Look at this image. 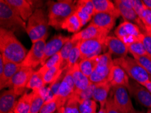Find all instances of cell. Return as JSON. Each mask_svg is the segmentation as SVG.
<instances>
[{
    "instance_id": "obj_30",
    "label": "cell",
    "mask_w": 151,
    "mask_h": 113,
    "mask_svg": "<svg viewBox=\"0 0 151 113\" xmlns=\"http://www.w3.org/2000/svg\"><path fill=\"white\" fill-rule=\"evenodd\" d=\"M43 77L44 76L40 72V70L35 71L27 85V89H31L34 91L40 90V89L44 88L45 85L44 83V81H43Z\"/></svg>"
},
{
    "instance_id": "obj_53",
    "label": "cell",
    "mask_w": 151,
    "mask_h": 113,
    "mask_svg": "<svg viewBox=\"0 0 151 113\" xmlns=\"http://www.w3.org/2000/svg\"><path fill=\"white\" fill-rule=\"evenodd\" d=\"M9 113H14V111H11V112H9Z\"/></svg>"
},
{
    "instance_id": "obj_23",
    "label": "cell",
    "mask_w": 151,
    "mask_h": 113,
    "mask_svg": "<svg viewBox=\"0 0 151 113\" xmlns=\"http://www.w3.org/2000/svg\"><path fill=\"white\" fill-rule=\"evenodd\" d=\"M111 88V85H110L108 81L95 84L92 100L99 102L100 108H105Z\"/></svg>"
},
{
    "instance_id": "obj_27",
    "label": "cell",
    "mask_w": 151,
    "mask_h": 113,
    "mask_svg": "<svg viewBox=\"0 0 151 113\" xmlns=\"http://www.w3.org/2000/svg\"><path fill=\"white\" fill-rule=\"evenodd\" d=\"M98 60L99 56L81 60L78 63L79 69L86 77L89 78L96 67Z\"/></svg>"
},
{
    "instance_id": "obj_10",
    "label": "cell",
    "mask_w": 151,
    "mask_h": 113,
    "mask_svg": "<svg viewBox=\"0 0 151 113\" xmlns=\"http://www.w3.org/2000/svg\"><path fill=\"white\" fill-rule=\"evenodd\" d=\"M35 73L34 69L29 67H21L16 74L10 82L7 85L6 87L13 89L17 96L22 95L27 88L32 75Z\"/></svg>"
},
{
    "instance_id": "obj_20",
    "label": "cell",
    "mask_w": 151,
    "mask_h": 113,
    "mask_svg": "<svg viewBox=\"0 0 151 113\" xmlns=\"http://www.w3.org/2000/svg\"><path fill=\"white\" fill-rule=\"evenodd\" d=\"M17 94L13 89L5 90L0 96V113H9L13 111L17 103Z\"/></svg>"
},
{
    "instance_id": "obj_3",
    "label": "cell",
    "mask_w": 151,
    "mask_h": 113,
    "mask_svg": "<svg viewBox=\"0 0 151 113\" xmlns=\"http://www.w3.org/2000/svg\"><path fill=\"white\" fill-rule=\"evenodd\" d=\"M49 26L48 16L45 11L41 8L35 10L27 21L26 28L31 42L34 43L43 38H47Z\"/></svg>"
},
{
    "instance_id": "obj_8",
    "label": "cell",
    "mask_w": 151,
    "mask_h": 113,
    "mask_svg": "<svg viewBox=\"0 0 151 113\" xmlns=\"http://www.w3.org/2000/svg\"><path fill=\"white\" fill-rule=\"evenodd\" d=\"M46 40L47 38H43L33 43L26 58L20 64L21 67H29L34 69L40 64L41 65L46 45Z\"/></svg>"
},
{
    "instance_id": "obj_34",
    "label": "cell",
    "mask_w": 151,
    "mask_h": 113,
    "mask_svg": "<svg viewBox=\"0 0 151 113\" xmlns=\"http://www.w3.org/2000/svg\"><path fill=\"white\" fill-rule=\"evenodd\" d=\"M97 104L92 99L79 101V113H97Z\"/></svg>"
},
{
    "instance_id": "obj_21",
    "label": "cell",
    "mask_w": 151,
    "mask_h": 113,
    "mask_svg": "<svg viewBox=\"0 0 151 113\" xmlns=\"http://www.w3.org/2000/svg\"><path fill=\"white\" fill-rule=\"evenodd\" d=\"M117 17L110 13H96L92 17L91 24H93L100 28L106 29L109 32L115 26Z\"/></svg>"
},
{
    "instance_id": "obj_2",
    "label": "cell",
    "mask_w": 151,
    "mask_h": 113,
    "mask_svg": "<svg viewBox=\"0 0 151 113\" xmlns=\"http://www.w3.org/2000/svg\"><path fill=\"white\" fill-rule=\"evenodd\" d=\"M77 1L63 0L58 1H48L49 25L56 30L62 29V25L77 11Z\"/></svg>"
},
{
    "instance_id": "obj_52",
    "label": "cell",
    "mask_w": 151,
    "mask_h": 113,
    "mask_svg": "<svg viewBox=\"0 0 151 113\" xmlns=\"http://www.w3.org/2000/svg\"><path fill=\"white\" fill-rule=\"evenodd\" d=\"M97 113H106V110L105 108H100V110Z\"/></svg>"
},
{
    "instance_id": "obj_6",
    "label": "cell",
    "mask_w": 151,
    "mask_h": 113,
    "mask_svg": "<svg viewBox=\"0 0 151 113\" xmlns=\"http://www.w3.org/2000/svg\"><path fill=\"white\" fill-rule=\"evenodd\" d=\"M113 65L112 55L109 52L100 54L96 67L89 77L91 83L98 84L108 81L110 72Z\"/></svg>"
},
{
    "instance_id": "obj_50",
    "label": "cell",
    "mask_w": 151,
    "mask_h": 113,
    "mask_svg": "<svg viewBox=\"0 0 151 113\" xmlns=\"http://www.w3.org/2000/svg\"><path fill=\"white\" fill-rule=\"evenodd\" d=\"M55 113H64V107L57 108L56 111Z\"/></svg>"
},
{
    "instance_id": "obj_49",
    "label": "cell",
    "mask_w": 151,
    "mask_h": 113,
    "mask_svg": "<svg viewBox=\"0 0 151 113\" xmlns=\"http://www.w3.org/2000/svg\"><path fill=\"white\" fill-rule=\"evenodd\" d=\"M145 31L146 33L151 37V26L150 25H147V24H145Z\"/></svg>"
},
{
    "instance_id": "obj_37",
    "label": "cell",
    "mask_w": 151,
    "mask_h": 113,
    "mask_svg": "<svg viewBox=\"0 0 151 113\" xmlns=\"http://www.w3.org/2000/svg\"><path fill=\"white\" fill-rule=\"evenodd\" d=\"M62 63V58H61V54L60 52L57 53L56 54H55L54 56L50 58L47 60L46 62H45V64L43 66H42L39 70L41 73H42L43 76H44L45 73L47 72L49 69L52 68V67H54L57 64H59Z\"/></svg>"
},
{
    "instance_id": "obj_45",
    "label": "cell",
    "mask_w": 151,
    "mask_h": 113,
    "mask_svg": "<svg viewBox=\"0 0 151 113\" xmlns=\"http://www.w3.org/2000/svg\"><path fill=\"white\" fill-rule=\"evenodd\" d=\"M75 14L77 16V17L79 18V19L80 21H81V24L83 26H84L85 24H86L87 22H88L90 20H91L92 19V17L91 15L88 14L86 12H83L80 11V10H77L75 12Z\"/></svg>"
},
{
    "instance_id": "obj_31",
    "label": "cell",
    "mask_w": 151,
    "mask_h": 113,
    "mask_svg": "<svg viewBox=\"0 0 151 113\" xmlns=\"http://www.w3.org/2000/svg\"><path fill=\"white\" fill-rule=\"evenodd\" d=\"M63 70L61 68V64H57L54 67L49 69L46 73H45L44 77H43V81L44 83L46 85L47 84L51 85L55 81H56L57 79L60 77V75L63 73Z\"/></svg>"
},
{
    "instance_id": "obj_36",
    "label": "cell",
    "mask_w": 151,
    "mask_h": 113,
    "mask_svg": "<svg viewBox=\"0 0 151 113\" xmlns=\"http://www.w3.org/2000/svg\"><path fill=\"white\" fill-rule=\"evenodd\" d=\"M64 113H79V100L75 94L65 103Z\"/></svg>"
},
{
    "instance_id": "obj_17",
    "label": "cell",
    "mask_w": 151,
    "mask_h": 113,
    "mask_svg": "<svg viewBox=\"0 0 151 113\" xmlns=\"http://www.w3.org/2000/svg\"><path fill=\"white\" fill-rule=\"evenodd\" d=\"M113 2L115 4L116 8L119 12L120 15L122 16L125 21L134 22L135 24L138 25L139 29L141 30L142 33H146L145 24L142 21L140 18L138 17V16L137 15V14L133 8H129L125 6L121 3V0H115Z\"/></svg>"
},
{
    "instance_id": "obj_4",
    "label": "cell",
    "mask_w": 151,
    "mask_h": 113,
    "mask_svg": "<svg viewBox=\"0 0 151 113\" xmlns=\"http://www.w3.org/2000/svg\"><path fill=\"white\" fill-rule=\"evenodd\" d=\"M0 27L14 33L16 31H26V22L5 0L0 1Z\"/></svg>"
},
{
    "instance_id": "obj_42",
    "label": "cell",
    "mask_w": 151,
    "mask_h": 113,
    "mask_svg": "<svg viewBox=\"0 0 151 113\" xmlns=\"http://www.w3.org/2000/svg\"><path fill=\"white\" fill-rule=\"evenodd\" d=\"M139 40L143 43L148 56L151 58V37L146 33H142Z\"/></svg>"
},
{
    "instance_id": "obj_48",
    "label": "cell",
    "mask_w": 151,
    "mask_h": 113,
    "mask_svg": "<svg viewBox=\"0 0 151 113\" xmlns=\"http://www.w3.org/2000/svg\"><path fill=\"white\" fill-rule=\"evenodd\" d=\"M142 2L146 8L151 10V0H143Z\"/></svg>"
},
{
    "instance_id": "obj_11",
    "label": "cell",
    "mask_w": 151,
    "mask_h": 113,
    "mask_svg": "<svg viewBox=\"0 0 151 113\" xmlns=\"http://www.w3.org/2000/svg\"><path fill=\"white\" fill-rule=\"evenodd\" d=\"M106 39L95 38L80 41L79 49L81 52V60L89 58L100 56V53L106 48L105 46Z\"/></svg>"
},
{
    "instance_id": "obj_29",
    "label": "cell",
    "mask_w": 151,
    "mask_h": 113,
    "mask_svg": "<svg viewBox=\"0 0 151 113\" xmlns=\"http://www.w3.org/2000/svg\"><path fill=\"white\" fill-rule=\"evenodd\" d=\"M32 92H33V97H32L29 113H40L41 108L45 102V99L41 92V90H34Z\"/></svg>"
},
{
    "instance_id": "obj_38",
    "label": "cell",
    "mask_w": 151,
    "mask_h": 113,
    "mask_svg": "<svg viewBox=\"0 0 151 113\" xmlns=\"http://www.w3.org/2000/svg\"><path fill=\"white\" fill-rule=\"evenodd\" d=\"M127 48L128 51L132 56H148L141 41L132 43Z\"/></svg>"
},
{
    "instance_id": "obj_32",
    "label": "cell",
    "mask_w": 151,
    "mask_h": 113,
    "mask_svg": "<svg viewBox=\"0 0 151 113\" xmlns=\"http://www.w3.org/2000/svg\"><path fill=\"white\" fill-rule=\"evenodd\" d=\"M78 43L79 42H77V41H73L71 40V39H70L68 42L66 43V44L63 46V48H62V50H60V52L62 58L61 68L63 69V71H65L66 66H67V61L68 57H69L70 52L72 51L73 48H74L75 45H77Z\"/></svg>"
},
{
    "instance_id": "obj_33",
    "label": "cell",
    "mask_w": 151,
    "mask_h": 113,
    "mask_svg": "<svg viewBox=\"0 0 151 113\" xmlns=\"http://www.w3.org/2000/svg\"><path fill=\"white\" fill-rule=\"evenodd\" d=\"M79 43H77V45H75L72 51L70 52L69 57H68L67 66L65 69V71H68L70 68H73L75 64H78L81 60V52L79 49Z\"/></svg>"
},
{
    "instance_id": "obj_13",
    "label": "cell",
    "mask_w": 151,
    "mask_h": 113,
    "mask_svg": "<svg viewBox=\"0 0 151 113\" xmlns=\"http://www.w3.org/2000/svg\"><path fill=\"white\" fill-rule=\"evenodd\" d=\"M127 89L129 95L136 99L139 104L148 108H151V94L145 87L132 79L129 80Z\"/></svg>"
},
{
    "instance_id": "obj_18",
    "label": "cell",
    "mask_w": 151,
    "mask_h": 113,
    "mask_svg": "<svg viewBox=\"0 0 151 113\" xmlns=\"http://www.w3.org/2000/svg\"><path fill=\"white\" fill-rule=\"evenodd\" d=\"M108 81L111 87L123 86L128 88L129 85V76L120 66L114 64L110 72Z\"/></svg>"
},
{
    "instance_id": "obj_44",
    "label": "cell",
    "mask_w": 151,
    "mask_h": 113,
    "mask_svg": "<svg viewBox=\"0 0 151 113\" xmlns=\"http://www.w3.org/2000/svg\"><path fill=\"white\" fill-rule=\"evenodd\" d=\"M133 9L134 11L136 12L137 15L138 16V17L140 18L142 15L143 11L145 10V4H143L142 1H139V0H133Z\"/></svg>"
},
{
    "instance_id": "obj_9",
    "label": "cell",
    "mask_w": 151,
    "mask_h": 113,
    "mask_svg": "<svg viewBox=\"0 0 151 113\" xmlns=\"http://www.w3.org/2000/svg\"><path fill=\"white\" fill-rule=\"evenodd\" d=\"M110 96L113 98L116 107L123 113H132L134 110L127 87H113Z\"/></svg>"
},
{
    "instance_id": "obj_35",
    "label": "cell",
    "mask_w": 151,
    "mask_h": 113,
    "mask_svg": "<svg viewBox=\"0 0 151 113\" xmlns=\"http://www.w3.org/2000/svg\"><path fill=\"white\" fill-rule=\"evenodd\" d=\"M77 10L83 12L93 17L96 14L92 0H79L77 1Z\"/></svg>"
},
{
    "instance_id": "obj_22",
    "label": "cell",
    "mask_w": 151,
    "mask_h": 113,
    "mask_svg": "<svg viewBox=\"0 0 151 113\" xmlns=\"http://www.w3.org/2000/svg\"><path fill=\"white\" fill-rule=\"evenodd\" d=\"M67 71H69L72 76L73 82L75 84V91H83L92 84L89 78L86 77L80 70L78 64H75L73 68Z\"/></svg>"
},
{
    "instance_id": "obj_24",
    "label": "cell",
    "mask_w": 151,
    "mask_h": 113,
    "mask_svg": "<svg viewBox=\"0 0 151 113\" xmlns=\"http://www.w3.org/2000/svg\"><path fill=\"white\" fill-rule=\"evenodd\" d=\"M4 71L3 77L0 79V88L1 89L6 88L7 85L10 82V81L12 79V78L21 68L20 64L14 63V62L4 60Z\"/></svg>"
},
{
    "instance_id": "obj_12",
    "label": "cell",
    "mask_w": 151,
    "mask_h": 113,
    "mask_svg": "<svg viewBox=\"0 0 151 113\" xmlns=\"http://www.w3.org/2000/svg\"><path fill=\"white\" fill-rule=\"evenodd\" d=\"M75 91V87L72 76L69 71H66L65 75L56 96L58 108L64 107L68 99L74 95Z\"/></svg>"
},
{
    "instance_id": "obj_51",
    "label": "cell",
    "mask_w": 151,
    "mask_h": 113,
    "mask_svg": "<svg viewBox=\"0 0 151 113\" xmlns=\"http://www.w3.org/2000/svg\"><path fill=\"white\" fill-rule=\"evenodd\" d=\"M132 113H143V112H139V111H137L136 110H134L132 112ZM145 113H151V108H148V110H147V112H145Z\"/></svg>"
},
{
    "instance_id": "obj_16",
    "label": "cell",
    "mask_w": 151,
    "mask_h": 113,
    "mask_svg": "<svg viewBox=\"0 0 151 113\" xmlns=\"http://www.w3.org/2000/svg\"><path fill=\"white\" fill-rule=\"evenodd\" d=\"M105 46L108 48L110 54L116 56V58L127 56L129 52L127 46L116 37H107L105 40Z\"/></svg>"
},
{
    "instance_id": "obj_28",
    "label": "cell",
    "mask_w": 151,
    "mask_h": 113,
    "mask_svg": "<svg viewBox=\"0 0 151 113\" xmlns=\"http://www.w3.org/2000/svg\"><path fill=\"white\" fill-rule=\"evenodd\" d=\"M83 27L79 18L75 14H73L71 17L68 18L62 25V29L67 30L70 33H77L81 27Z\"/></svg>"
},
{
    "instance_id": "obj_5",
    "label": "cell",
    "mask_w": 151,
    "mask_h": 113,
    "mask_svg": "<svg viewBox=\"0 0 151 113\" xmlns=\"http://www.w3.org/2000/svg\"><path fill=\"white\" fill-rule=\"evenodd\" d=\"M113 63L120 66L127 75L140 85L151 81L150 75L134 58L125 56L113 60Z\"/></svg>"
},
{
    "instance_id": "obj_39",
    "label": "cell",
    "mask_w": 151,
    "mask_h": 113,
    "mask_svg": "<svg viewBox=\"0 0 151 113\" xmlns=\"http://www.w3.org/2000/svg\"><path fill=\"white\" fill-rule=\"evenodd\" d=\"M58 107L56 102V96H54L53 98L45 100L42 108H41L40 113H55Z\"/></svg>"
},
{
    "instance_id": "obj_46",
    "label": "cell",
    "mask_w": 151,
    "mask_h": 113,
    "mask_svg": "<svg viewBox=\"0 0 151 113\" xmlns=\"http://www.w3.org/2000/svg\"><path fill=\"white\" fill-rule=\"evenodd\" d=\"M140 19L145 24L151 26V10L145 6Z\"/></svg>"
},
{
    "instance_id": "obj_15",
    "label": "cell",
    "mask_w": 151,
    "mask_h": 113,
    "mask_svg": "<svg viewBox=\"0 0 151 113\" xmlns=\"http://www.w3.org/2000/svg\"><path fill=\"white\" fill-rule=\"evenodd\" d=\"M109 31L100 28L93 24H90L86 29L75 33L71 37V40L80 42L82 41L91 40L95 38H106Z\"/></svg>"
},
{
    "instance_id": "obj_43",
    "label": "cell",
    "mask_w": 151,
    "mask_h": 113,
    "mask_svg": "<svg viewBox=\"0 0 151 113\" xmlns=\"http://www.w3.org/2000/svg\"><path fill=\"white\" fill-rule=\"evenodd\" d=\"M105 109L106 110V113H123L116 107L111 96H109L108 100H107L106 106H105Z\"/></svg>"
},
{
    "instance_id": "obj_7",
    "label": "cell",
    "mask_w": 151,
    "mask_h": 113,
    "mask_svg": "<svg viewBox=\"0 0 151 113\" xmlns=\"http://www.w3.org/2000/svg\"><path fill=\"white\" fill-rule=\"evenodd\" d=\"M142 33L138 25L125 20L121 22L115 30L116 37L122 41L127 46L140 41L139 38Z\"/></svg>"
},
{
    "instance_id": "obj_40",
    "label": "cell",
    "mask_w": 151,
    "mask_h": 113,
    "mask_svg": "<svg viewBox=\"0 0 151 113\" xmlns=\"http://www.w3.org/2000/svg\"><path fill=\"white\" fill-rule=\"evenodd\" d=\"M94 87L95 84L92 83L88 88H86L83 91H75V96L79 99V101L83 100H90L93 98Z\"/></svg>"
},
{
    "instance_id": "obj_41",
    "label": "cell",
    "mask_w": 151,
    "mask_h": 113,
    "mask_svg": "<svg viewBox=\"0 0 151 113\" xmlns=\"http://www.w3.org/2000/svg\"><path fill=\"white\" fill-rule=\"evenodd\" d=\"M142 66L151 75V58L148 56H133Z\"/></svg>"
},
{
    "instance_id": "obj_47",
    "label": "cell",
    "mask_w": 151,
    "mask_h": 113,
    "mask_svg": "<svg viewBox=\"0 0 151 113\" xmlns=\"http://www.w3.org/2000/svg\"><path fill=\"white\" fill-rule=\"evenodd\" d=\"M142 85L145 87V88L151 94V81H149L146 82V83H144Z\"/></svg>"
},
{
    "instance_id": "obj_1",
    "label": "cell",
    "mask_w": 151,
    "mask_h": 113,
    "mask_svg": "<svg viewBox=\"0 0 151 113\" xmlns=\"http://www.w3.org/2000/svg\"><path fill=\"white\" fill-rule=\"evenodd\" d=\"M0 51L4 60L18 64L23 62L29 52L14 32L2 28L0 29Z\"/></svg>"
},
{
    "instance_id": "obj_26",
    "label": "cell",
    "mask_w": 151,
    "mask_h": 113,
    "mask_svg": "<svg viewBox=\"0 0 151 113\" xmlns=\"http://www.w3.org/2000/svg\"><path fill=\"white\" fill-rule=\"evenodd\" d=\"M33 92L27 93L25 92L22 94L20 98L17 101L13 111L14 113H29L31 109V104Z\"/></svg>"
},
{
    "instance_id": "obj_14",
    "label": "cell",
    "mask_w": 151,
    "mask_h": 113,
    "mask_svg": "<svg viewBox=\"0 0 151 113\" xmlns=\"http://www.w3.org/2000/svg\"><path fill=\"white\" fill-rule=\"evenodd\" d=\"M71 37H70L63 36L62 35H55L51 40L46 43L45 48L44 54H43L42 64L41 65L43 66L50 58L54 56L57 53L60 52L63 46L68 42Z\"/></svg>"
},
{
    "instance_id": "obj_25",
    "label": "cell",
    "mask_w": 151,
    "mask_h": 113,
    "mask_svg": "<svg viewBox=\"0 0 151 113\" xmlns=\"http://www.w3.org/2000/svg\"><path fill=\"white\" fill-rule=\"evenodd\" d=\"M92 2L94 6L96 14L99 12L110 13L117 18L121 16L114 2L110 0H92Z\"/></svg>"
},
{
    "instance_id": "obj_19",
    "label": "cell",
    "mask_w": 151,
    "mask_h": 113,
    "mask_svg": "<svg viewBox=\"0 0 151 113\" xmlns=\"http://www.w3.org/2000/svg\"><path fill=\"white\" fill-rule=\"evenodd\" d=\"M24 21H28L29 18L34 12L32 3L27 0H5Z\"/></svg>"
}]
</instances>
